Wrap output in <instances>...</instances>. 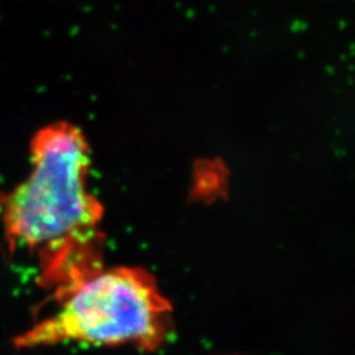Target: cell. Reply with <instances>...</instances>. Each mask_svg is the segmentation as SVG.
I'll return each mask as SVG.
<instances>
[{
  "instance_id": "6da1fadb",
  "label": "cell",
  "mask_w": 355,
  "mask_h": 355,
  "mask_svg": "<svg viewBox=\"0 0 355 355\" xmlns=\"http://www.w3.org/2000/svg\"><path fill=\"white\" fill-rule=\"evenodd\" d=\"M29 155L28 178L0 193V220L11 252L37 255L40 284L57 296L104 267V207L89 190L91 150L79 128H41Z\"/></svg>"
},
{
  "instance_id": "7a4b0ae2",
  "label": "cell",
  "mask_w": 355,
  "mask_h": 355,
  "mask_svg": "<svg viewBox=\"0 0 355 355\" xmlns=\"http://www.w3.org/2000/svg\"><path fill=\"white\" fill-rule=\"evenodd\" d=\"M54 297L51 315L13 340L17 349L76 343L157 352L173 328L174 308L144 267H102Z\"/></svg>"
}]
</instances>
